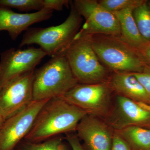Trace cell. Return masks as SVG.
Here are the masks:
<instances>
[{"instance_id":"6da1fadb","label":"cell","mask_w":150,"mask_h":150,"mask_svg":"<svg viewBox=\"0 0 150 150\" xmlns=\"http://www.w3.org/2000/svg\"><path fill=\"white\" fill-rule=\"evenodd\" d=\"M87 114L62 97L51 98L38 112L24 139L38 143L62 133L76 131L80 121Z\"/></svg>"},{"instance_id":"7a4b0ae2","label":"cell","mask_w":150,"mask_h":150,"mask_svg":"<svg viewBox=\"0 0 150 150\" xmlns=\"http://www.w3.org/2000/svg\"><path fill=\"white\" fill-rule=\"evenodd\" d=\"M88 35L100 62L111 72L140 73L146 67L139 51L120 35Z\"/></svg>"},{"instance_id":"3957f363","label":"cell","mask_w":150,"mask_h":150,"mask_svg":"<svg viewBox=\"0 0 150 150\" xmlns=\"http://www.w3.org/2000/svg\"><path fill=\"white\" fill-rule=\"evenodd\" d=\"M83 18L71 2L69 16L62 24L47 28H28L23 36L19 47L37 44L51 58L63 55L79 31Z\"/></svg>"},{"instance_id":"277c9868","label":"cell","mask_w":150,"mask_h":150,"mask_svg":"<svg viewBox=\"0 0 150 150\" xmlns=\"http://www.w3.org/2000/svg\"><path fill=\"white\" fill-rule=\"evenodd\" d=\"M79 83L64 55L52 57L34 73V100L61 97Z\"/></svg>"},{"instance_id":"5b68a950","label":"cell","mask_w":150,"mask_h":150,"mask_svg":"<svg viewBox=\"0 0 150 150\" xmlns=\"http://www.w3.org/2000/svg\"><path fill=\"white\" fill-rule=\"evenodd\" d=\"M64 55L79 83L96 84L108 81L111 72L100 62L88 35L78 33Z\"/></svg>"},{"instance_id":"8992f818","label":"cell","mask_w":150,"mask_h":150,"mask_svg":"<svg viewBox=\"0 0 150 150\" xmlns=\"http://www.w3.org/2000/svg\"><path fill=\"white\" fill-rule=\"evenodd\" d=\"M113 92L108 81L96 84L78 83L62 96L65 100L97 117H106Z\"/></svg>"},{"instance_id":"52a82bcc","label":"cell","mask_w":150,"mask_h":150,"mask_svg":"<svg viewBox=\"0 0 150 150\" xmlns=\"http://www.w3.org/2000/svg\"><path fill=\"white\" fill-rule=\"evenodd\" d=\"M72 4L85 22L79 33L84 35H121L117 17L100 4L96 0H75Z\"/></svg>"},{"instance_id":"ba28073f","label":"cell","mask_w":150,"mask_h":150,"mask_svg":"<svg viewBox=\"0 0 150 150\" xmlns=\"http://www.w3.org/2000/svg\"><path fill=\"white\" fill-rule=\"evenodd\" d=\"M49 99L33 100L23 109L6 119L0 129V150H13L24 139L38 112Z\"/></svg>"},{"instance_id":"9c48e42d","label":"cell","mask_w":150,"mask_h":150,"mask_svg":"<svg viewBox=\"0 0 150 150\" xmlns=\"http://www.w3.org/2000/svg\"><path fill=\"white\" fill-rule=\"evenodd\" d=\"M47 54L41 48H11L1 54L0 87L14 78L34 71Z\"/></svg>"},{"instance_id":"30bf717a","label":"cell","mask_w":150,"mask_h":150,"mask_svg":"<svg viewBox=\"0 0 150 150\" xmlns=\"http://www.w3.org/2000/svg\"><path fill=\"white\" fill-rule=\"evenodd\" d=\"M34 71L14 78L0 87V111L5 120L33 101Z\"/></svg>"},{"instance_id":"8fae6325","label":"cell","mask_w":150,"mask_h":150,"mask_svg":"<svg viewBox=\"0 0 150 150\" xmlns=\"http://www.w3.org/2000/svg\"><path fill=\"white\" fill-rule=\"evenodd\" d=\"M106 117V123L114 131L134 126L149 128L150 105L116 94L114 105Z\"/></svg>"},{"instance_id":"7c38bea8","label":"cell","mask_w":150,"mask_h":150,"mask_svg":"<svg viewBox=\"0 0 150 150\" xmlns=\"http://www.w3.org/2000/svg\"><path fill=\"white\" fill-rule=\"evenodd\" d=\"M113 130L99 117L87 114L80 121L76 131L88 150H111Z\"/></svg>"},{"instance_id":"4fadbf2b","label":"cell","mask_w":150,"mask_h":150,"mask_svg":"<svg viewBox=\"0 0 150 150\" xmlns=\"http://www.w3.org/2000/svg\"><path fill=\"white\" fill-rule=\"evenodd\" d=\"M53 12L43 8L31 13H20L8 8L0 6V31H7L12 40H16L30 25L51 18Z\"/></svg>"},{"instance_id":"5bb4252c","label":"cell","mask_w":150,"mask_h":150,"mask_svg":"<svg viewBox=\"0 0 150 150\" xmlns=\"http://www.w3.org/2000/svg\"><path fill=\"white\" fill-rule=\"evenodd\" d=\"M108 83L113 93L150 105V97L133 73L112 72Z\"/></svg>"},{"instance_id":"9a60e30c","label":"cell","mask_w":150,"mask_h":150,"mask_svg":"<svg viewBox=\"0 0 150 150\" xmlns=\"http://www.w3.org/2000/svg\"><path fill=\"white\" fill-rule=\"evenodd\" d=\"M134 8L113 13L117 17L121 27V37L123 40L140 51L147 43L139 32L133 16Z\"/></svg>"},{"instance_id":"2e32d148","label":"cell","mask_w":150,"mask_h":150,"mask_svg":"<svg viewBox=\"0 0 150 150\" xmlns=\"http://www.w3.org/2000/svg\"><path fill=\"white\" fill-rule=\"evenodd\" d=\"M118 132L133 150H150V128L131 126Z\"/></svg>"},{"instance_id":"e0dca14e","label":"cell","mask_w":150,"mask_h":150,"mask_svg":"<svg viewBox=\"0 0 150 150\" xmlns=\"http://www.w3.org/2000/svg\"><path fill=\"white\" fill-rule=\"evenodd\" d=\"M133 16L142 37L147 43H150V2L144 0L134 9Z\"/></svg>"},{"instance_id":"ac0fdd59","label":"cell","mask_w":150,"mask_h":150,"mask_svg":"<svg viewBox=\"0 0 150 150\" xmlns=\"http://www.w3.org/2000/svg\"><path fill=\"white\" fill-rule=\"evenodd\" d=\"M0 6L21 11H39L43 9V0H0Z\"/></svg>"},{"instance_id":"d6986e66","label":"cell","mask_w":150,"mask_h":150,"mask_svg":"<svg viewBox=\"0 0 150 150\" xmlns=\"http://www.w3.org/2000/svg\"><path fill=\"white\" fill-rule=\"evenodd\" d=\"M23 150H67L62 139L53 137L38 143L25 142L23 145Z\"/></svg>"},{"instance_id":"ffe728a7","label":"cell","mask_w":150,"mask_h":150,"mask_svg":"<svg viewBox=\"0 0 150 150\" xmlns=\"http://www.w3.org/2000/svg\"><path fill=\"white\" fill-rule=\"evenodd\" d=\"M100 4L111 12L129 8H136L144 0H99Z\"/></svg>"},{"instance_id":"44dd1931","label":"cell","mask_w":150,"mask_h":150,"mask_svg":"<svg viewBox=\"0 0 150 150\" xmlns=\"http://www.w3.org/2000/svg\"><path fill=\"white\" fill-rule=\"evenodd\" d=\"M111 150H133L118 131H114Z\"/></svg>"},{"instance_id":"7402d4cb","label":"cell","mask_w":150,"mask_h":150,"mask_svg":"<svg viewBox=\"0 0 150 150\" xmlns=\"http://www.w3.org/2000/svg\"><path fill=\"white\" fill-rule=\"evenodd\" d=\"M133 74L144 88L150 97V67L146 66L142 72Z\"/></svg>"},{"instance_id":"603a6c76","label":"cell","mask_w":150,"mask_h":150,"mask_svg":"<svg viewBox=\"0 0 150 150\" xmlns=\"http://www.w3.org/2000/svg\"><path fill=\"white\" fill-rule=\"evenodd\" d=\"M70 2L68 0H43V8L61 11L64 7L69 6Z\"/></svg>"},{"instance_id":"cb8c5ba5","label":"cell","mask_w":150,"mask_h":150,"mask_svg":"<svg viewBox=\"0 0 150 150\" xmlns=\"http://www.w3.org/2000/svg\"><path fill=\"white\" fill-rule=\"evenodd\" d=\"M67 140L71 146L72 150H84L77 136L68 135L67 137Z\"/></svg>"},{"instance_id":"d4e9b609","label":"cell","mask_w":150,"mask_h":150,"mask_svg":"<svg viewBox=\"0 0 150 150\" xmlns=\"http://www.w3.org/2000/svg\"><path fill=\"white\" fill-rule=\"evenodd\" d=\"M139 52L146 66L150 67V43H147Z\"/></svg>"},{"instance_id":"484cf974","label":"cell","mask_w":150,"mask_h":150,"mask_svg":"<svg viewBox=\"0 0 150 150\" xmlns=\"http://www.w3.org/2000/svg\"><path fill=\"white\" fill-rule=\"evenodd\" d=\"M5 120V119L4 118L1 112L0 111V129H1V127L3 125V123H4Z\"/></svg>"},{"instance_id":"4316f807","label":"cell","mask_w":150,"mask_h":150,"mask_svg":"<svg viewBox=\"0 0 150 150\" xmlns=\"http://www.w3.org/2000/svg\"><path fill=\"white\" fill-rule=\"evenodd\" d=\"M149 128H150V127H149Z\"/></svg>"}]
</instances>
